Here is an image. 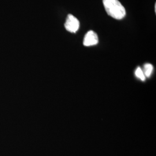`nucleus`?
<instances>
[{"instance_id": "nucleus-1", "label": "nucleus", "mask_w": 156, "mask_h": 156, "mask_svg": "<svg viewBox=\"0 0 156 156\" xmlns=\"http://www.w3.org/2000/svg\"><path fill=\"white\" fill-rule=\"evenodd\" d=\"M103 4L107 13L113 18L120 20L126 16L125 8L118 0H103Z\"/></svg>"}, {"instance_id": "nucleus-2", "label": "nucleus", "mask_w": 156, "mask_h": 156, "mask_svg": "<svg viewBox=\"0 0 156 156\" xmlns=\"http://www.w3.org/2000/svg\"><path fill=\"white\" fill-rule=\"evenodd\" d=\"M80 23L76 17L73 15H68L64 26L68 31L71 33H76L79 28Z\"/></svg>"}, {"instance_id": "nucleus-3", "label": "nucleus", "mask_w": 156, "mask_h": 156, "mask_svg": "<svg viewBox=\"0 0 156 156\" xmlns=\"http://www.w3.org/2000/svg\"><path fill=\"white\" fill-rule=\"evenodd\" d=\"M98 43L97 34L93 31H88L84 36L83 45L86 46H90L97 45Z\"/></svg>"}, {"instance_id": "nucleus-4", "label": "nucleus", "mask_w": 156, "mask_h": 156, "mask_svg": "<svg viewBox=\"0 0 156 156\" xmlns=\"http://www.w3.org/2000/svg\"><path fill=\"white\" fill-rule=\"evenodd\" d=\"M153 70V67L151 64H146L144 67V73L145 75V77L149 78L152 73Z\"/></svg>"}, {"instance_id": "nucleus-5", "label": "nucleus", "mask_w": 156, "mask_h": 156, "mask_svg": "<svg viewBox=\"0 0 156 156\" xmlns=\"http://www.w3.org/2000/svg\"><path fill=\"white\" fill-rule=\"evenodd\" d=\"M135 76L138 79H140V80H141L142 81H145L146 77L143 72V70L140 67L137 68V69L135 71Z\"/></svg>"}]
</instances>
